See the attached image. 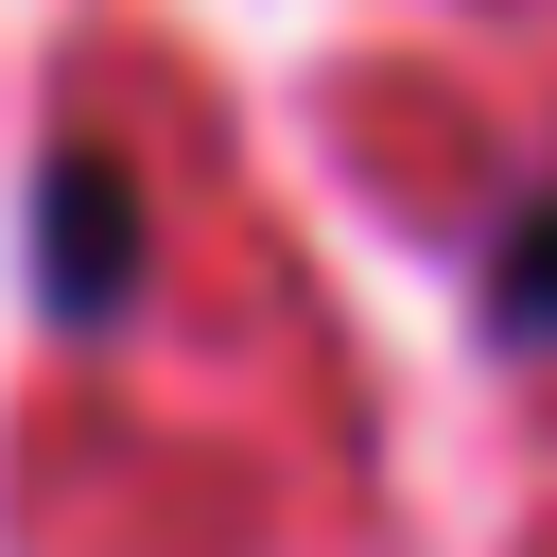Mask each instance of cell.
<instances>
[{
    "label": "cell",
    "instance_id": "cell-2",
    "mask_svg": "<svg viewBox=\"0 0 557 557\" xmlns=\"http://www.w3.org/2000/svg\"><path fill=\"white\" fill-rule=\"evenodd\" d=\"M487 331H522V348L557 331V191H540V209L487 244Z\"/></svg>",
    "mask_w": 557,
    "mask_h": 557
},
{
    "label": "cell",
    "instance_id": "cell-1",
    "mask_svg": "<svg viewBox=\"0 0 557 557\" xmlns=\"http://www.w3.org/2000/svg\"><path fill=\"white\" fill-rule=\"evenodd\" d=\"M52 296H70V313L122 296V191H104V174H52Z\"/></svg>",
    "mask_w": 557,
    "mask_h": 557
}]
</instances>
